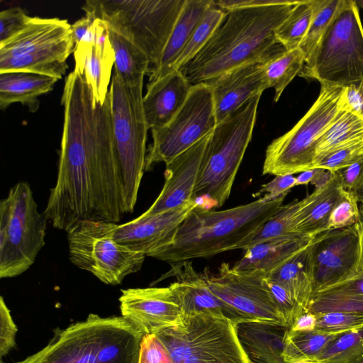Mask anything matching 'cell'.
I'll return each mask as SVG.
<instances>
[{"label": "cell", "mask_w": 363, "mask_h": 363, "mask_svg": "<svg viewBox=\"0 0 363 363\" xmlns=\"http://www.w3.org/2000/svg\"><path fill=\"white\" fill-rule=\"evenodd\" d=\"M119 301L121 316L144 335L174 325L184 315L169 286L123 289Z\"/></svg>", "instance_id": "cell-17"}, {"label": "cell", "mask_w": 363, "mask_h": 363, "mask_svg": "<svg viewBox=\"0 0 363 363\" xmlns=\"http://www.w3.org/2000/svg\"><path fill=\"white\" fill-rule=\"evenodd\" d=\"M237 323L221 312L184 314L155 335L173 363H251L237 335Z\"/></svg>", "instance_id": "cell-7"}, {"label": "cell", "mask_w": 363, "mask_h": 363, "mask_svg": "<svg viewBox=\"0 0 363 363\" xmlns=\"http://www.w3.org/2000/svg\"><path fill=\"white\" fill-rule=\"evenodd\" d=\"M359 262L355 224L318 235L313 240L311 253L313 294L355 277Z\"/></svg>", "instance_id": "cell-16"}, {"label": "cell", "mask_w": 363, "mask_h": 363, "mask_svg": "<svg viewBox=\"0 0 363 363\" xmlns=\"http://www.w3.org/2000/svg\"><path fill=\"white\" fill-rule=\"evenodd\" d=\"M108 32L114 52V72L128 85L143 82L150 69L146 54L125 37L109 28Z\"/></svg>", "instance_id": "cell-29"}, {"label": "cell", "mask_w": 363, "mask_h": 363, "mask_svg": "<svg viewBox=\"0 0 363 363\" xmlns=\"http://www.w3.org/2000/svg\"><path fill=\"white\" fill-rule=\"evenodd\" d=\"M340 3V0H317L310 26L299 46L305 55L306 62L315 51Z\"/></svg>", "instance_id": "cell-39"}, {"label": "cell", "mask_w": 363, "mask_h": 363, "mask_svg": "<svg viewBox=\"0 0 363 363\" xmlns=\"http://www.w3.org/2000/svg\"><path fill=\"white\" fill-rule=\"evenodd\" d=\"M334 172L342 189L363 205V158Z\"/></svg>", "instance_id": "cell-43"}, {"label": "cell", "mask_w": 363, "mask_h": 363, "mask_svg": "<svg viewBox=\"0 0 363 363\" xmlns=\"http://www.w3.org/2000/svg\"><path fill=\"white\" fill-rule=\"evenodd\" d=\"M210 135L166 164L164 184L143 216L179 208L193 200L194 191Z\"/></svg>", "instance_id": "cell-21"}, {"label": "cell", "mask_w": 363, "mask_h": 363, "mask_svg": "<svg viewBox=\"0 0 363 363\" xmlns=\"http://www.w3.org/2000/svg\"><path fill=\"white\" fill-rule=\"evenodd\" d=\"M362 158L363 140H361L328 154L317 163L315 168L335 172Z\"/></svg>", "instance_id": "cell-41"}, {"label": "cell", "mask_w": 363, "mask_h": 363, "mask_svg": "<svg viewBox=\"0 0 363 363\" xmlns=\"http://www.w3.org/2000/svg\"><path fill=\"white\" fill-rule=\"evenodd\" d=\"M143 82L125 84L114 72L108 91L113 140L127 213L134 211L145 167L149 128L143 111Z\"/></svg>", "instance_id": "cell-9"}, {"label": "cell", "mask_w": 363, "mask_h": 363, "mask_svg": "<svg viewBox=\"0 0 363 363\" xmlns=\"http://www.w3.org/2000/svg\"><path fill=\"white\" fill-rule=\"evenodd\" d=\"M317 316L312 313L306 312L299 315L288 328L292 332H304L315 330L317 323Z\"/></svg>", "instance_id": "cell-54"}, {"label": "cell", "mask_w": 363, "mask_h": 363, "mask_svg": "<svg viewBox=\"0 0 363 363\" xmlns=\"http://www.w3.org/2000/svg\"><path fill=\"white\" fill-rule=\"evenodd\" d=\"M227 14V11L218 8L215 4L206 11L174 64L172 71L182 70L195 57L222 25Z\"/></svg>", "instance_id": "cell-36"}, {"label": "cell", "mask_w": 363, "mask_h": 363, "mask_svg": "<svg viewBox=\"0 0 363 363\" xmlns=\"http://www.w3.org/2000/svg\"><path fill=\"white\" fill-rule=\"evenodd\" d=\"M333 172L321 168H315L314 177L311 184L315 188L320 187L325 184L333 177Z\"/></svg>", "instance_id": "cell-56"}, {"label": "cell", "mask_w": 363, "mask_h": 363, "mask_svg": "<svg viewBox=\"0 0 363 363\" xmlns=\"http://www.w3.org/2000/svg\"><path fill=\"white\" fill-rule=\"evenodd\" d=\"M298 76L345 86L363 79V27L354 0L340 5Z\"/></svg>", "instance_id": "cell-8"}, {"label": "cell", "mask_w": 363, "mask_h": 363, "mask_svg": "<svg viewBox=\"0 0 363 363\" xmlns=\"http://www.w3.org/2000/svg\"><path fill=\"white\" fill-rule=\"evenodd\" d=\"M343 189L333 172L331 179L323 186L300 200L295 216L296 234L314 238L329 230L330 214L341 199Z\"/></svg>", "instance_id": "cell-23"}, {"label": "cell", "mask_w": 363, "mask_h": 363, "mask_svg": "<svg viewBox=\"0 0 363 363\" xmlns=\"http://www.w3.org/2000/svg\"><path fill=\"white\" fill-rule=\"evenodd\" d=\"M144 335L122 316L90 313L54 330L43 349L16 363H138Z\"/></svg>", "instance_id": "cell-4"}, {"label": "cell", "mask_w": 363, "mask_h": 363, "mask_svg": "<svg viewBox=\"0 0 363 363\" xmlns=\"http://www.w3.org/2000/svg\"><path fill=\"white\" fill-rule=\"evenodd\" d=\"M346 110L363 119V79L345 86Z\"/></svg>", "instance_id": "cell-51"}, {"label": "cell", "mask_w": 363, "mask_h": 363, "mask_svg": "<svg viewBox=\"0 0 363 363\" xmlns=\"http://www.w3.org/2000/svg\"><path fill=\"white\" fill-rule=\"evenodd\" d=\"M328 288L363 296V274L358 273L355 277Z\"/></svg>", "instance_id": "cell-53"}, {"label": "cell", "mask_w": 363, "mask_h": 363, "mask_svg": "<svg viewBox=\"0 0 363 363\" xmlns=\"http://www.w3.org/2000/svg\"><path fill=\"white\" fill-rule=\"evenodd\" d=\"M74 47L67 20L32 17L18 34L0 44V72H30L60 79Z\"/></svg>", "instance_id": "cell-12"}, {"label": "cell", "mask_w": 363, "mask_h": 363, "mask_svg": "<svg viewBox=\"0 0 363 363\" xmlns=\"http://www.w3.org/2000/svg\"><path fill=\"white\" fill-rule=\"evenodd\" d=\"M315 330L325 333H345L363 328V313L332 312L317 317Z\"/></svg>", "instance_id": "cell-40"}, {"label": "cell", "mask_w": 363, "mask_h": 363, "mask_svg": "<svg viewBox=\"0 0 363 363\" xmlns=\"http://www.w3.org/2000/svg\"><path fill=\"white\" fill-rule=\"evenodd\" d=\"M1 363H4L2 359H1Z\"/></svg>", "instance_id": "cell-60"}, {"label": "cell", "mask_w": 363, "mask_h": 363, "mask_svg": "<svg viewBox=\"0 0 363 363\" xmlns=\"http://www.w3.org/2000/svg\"><path fill=\"white\" fill-rule=\"evenodd\" d=\"M306 62L300 48L286 50L284 48L262 62L269 88L274 89V101L277 102L283 91L301 72Z\"/></svg>", "instance_id": "cell-32"}, {"label": "cell", "mask_w": 363, "mask_h": 363, "mask_svg": "<svg viewBox=\"0 0 363 363\" xmlns=\"http://www.w3.org/2000/svg\"><path fill=\"white\" fill-rule=\"evenodd\" d=\"M138 363H173L166 348L155 334L145 335L141 340Z\"/></svg>", "instance_id": "cell-47"}, {"label": "cell", "mask_w": 363, "mask_h": 363, "mask_svg": "<svg viewBox=\"0 0 363 363\" xmlns=\"http://www.w3.org/2000/svg\"><path fill=\"white\" fill-rule=\"evenodd\" d=\"M299 203L300 200L294 199L282 205L264 223L244 238L235 250H245L269 240L298 235L294 230V220Z\"/></svg>", "instance_id": "cell-34"}, {"label": "cell", "mask_w": 363, "mask_h": 363, "mask_svg": "<svg viewBox=\"0 0 363 363\" xmlns=\"http://www.w3.org/2000/svg\"><path fill=\"white\" fill-rule=\"evenodd\" d=\"M299 1L227 11L222 25L182 69L193 85L253 62H264L284 49L274 31Z\"/></svg>", "instance_id": "cell-2"}, {"label": "cell", "mask_w": 363, "mask_h": 363, "mask_svg": "<svg viewBox=\"0 0 363 363\" xmlns=\"http://www.w3.org/2000/svg\"><path fill=\"white\" fill-rule=\"evenodd\" d=\"M311 363H363V328L340 334Z\"/></svg>", "instance_id": "cell-37"}, {"label": "cell", "mask_w": 363, "mask_h": 363, "mask_svg": "<svg viewBox=\"0 0 363 363\" xmlns=\"http://www.w3.org/2000/svg\"><path fill=\"white\" fill-rule=\"evenodd\" d=\"M203 272L211 291L241 314L287 328L264 276L237 271L226 262L216 273Z\"/></svg>", "instance_id": "cell-15"}, {"label": "cell", "mask_w": 363, "mask_h": 363, "mask_svg": "<svg viewBox=\"0 0 363 363\" xmlns=\"http://www.w3.org/2000/svg\"><path fill=\"white\" fill-rule=\"evenodd\" d=\"M307 312L317 317L332 312L363 313V296L327 288L313 294Z\"/></svg>", "instance_id": "cell-38"}, {"label": "cell", "mask_w": 363, "mask_h": 363, "mask_svg": "<svg viewBox=\"0 0 363 363\" xmlns=\"http://www.w3.org/2000/svg\"><path fill=\"white\" fill-rule=\"evenodd\" d=\"M267 280L276 305L287 328H289L294 320L306 312L284 286L278 283Z\"/></svg>", "instance_id": "cell-44"}, {"label": "cell", "mask_w": 363, "mask_h": 363, "mask_svg": "<svg viewBox=\"0 0 363 363\" xmlns=\"http://www.w3.org/2000/svg\"><path fill=\"white\" fill-rule=\"evenodd\" d=\"M170 264V270L152 284L168 277H175L176 281L169 286L184 315L212 311L223 313L237 324L251 320L216 296L208 287L204 272H197L189 260Z\"/></svg>", "instance_id": "cell-20"}, {"label": "cell", "mask_w": 363, "mask_h": 363, "mask_svg": "<svg viewBox=\"0 0 363 363\" xmlns=\"http://www.w3.org/2000/svg\"><path fill=\"white\" fill-rule=\"evenodd\" d=\"M358 216V202L343 190L341 199L330 214L328 221L329 230L352 226L356 223Z\"/></svg>", "instance_id": "cell-42"}, {"label": "cell", "mask_w": 363, "mask_h": 363, "mask_svg": "<svg viewBox=\"0 0 363 363\" xmlns=\"http://www.w3.org/2000/svg\"><path fill=\"white\" fill-rule=\"evenodd\" d=\"M192 84L182 70L148 82L143 106L149 129L166 125L186 101Z\"/></svg>", "instance_id": "cell-22"}, {"label": "cell", "mask_w": 363, "mask_h": 363, "mask_svg": "<svg viewBox=\"0 0 363 363\" xmlns=\"http://www.w3.org/2000/svg\"><path fill=\"white\" fill-rule=\"evenodd\" d=\"M292 363H311V362H307V361H298V362H294Z\"/></svg>", "instance_id": "cell-59"}, {"label": "cell", "mask_w": 363, "mask_h": 363, "mask_svg": "<svg viewBox=\"0 0 363 363\" xmlns=\"http://www.w3.org/2000/svg\"><path fill=\"white\" fill-rule=\"evenodd\" d=\"M287 194H264L256 201L222 211L209 210L199 203L180 224L171 242L153 258L174 263L235 250L279 210Z\"/></svg>", "instance_id": "cell-3"}, {"label": "cell", "mask_w": 363, "mask_h": 363, "mask_svg": "<svg viewBox=\"0 0 363 363\" xmlns=\"http://www.w3.org/2000/svg\"><path fill=\"white\" fill-rule=\"evenodd\" d=\"M261 96H255L217 124L210 134L194 191V200L206 197L216 207H221L229 198L252 137Z\"/></svg>", "instance_id": "cell-6"}, {"label": "cell", "mask_w": 363, "mask_h": 363, "mask_svg": "<svg viewBox=\"0 0 363 363\" xmlns=\"http://www.w3.org/2000/svg\"><path fill=\"white\" fill-rule=\"evenodd\" d=\"M320 85L319 96L308 112L268 145L262 174L293 175L315 169L318 140L346 110L345 86Z\"/></svg>", "instance_id": "cell-10"}, {"label": "cell", "mask_w": 363, "mask_h": 363, "mask_svg": "<svg viewBox=\"0 0 363 363\" xmlns=\"http://www.w3.org/2000/svg\"><path fill=\"white\" fill-rule=\"evenodd\" d=\"M29 16L18 6L11 7L0 12V44L18 34L30 21Z\"/></svg>", "instance_id": "cell-45"}, {"label": "cell", "mask_w": 363, "mask_h": 363, "mask_svg": "<svg viewBox=\"0 0 363 363\" xmlns=\"http://www.w3.org/2000/svg\"><path fill=\"white\" fill-rule=\"evenodd\" d=\"M313 240L266 276L267 279L284 286L305 312L313 294L311 263Z\"/></svg>", "instance_id": "cell-27"}, {"label": "cell", "mask_w": 363, "mask_h": 363, "mask_svg": "<svg viewBox=\"0 0 363 363\" xmlns=\"http://www.w3.org/2000/svg\"><path fill=\"white\" fill-rule=\"evenodd\" d=\"M185 0H87L85 13L135 44L150 61L148 74L157 67Z\"/></svg>", "instance_id": "cell-5"}, {"label": "cell", "mask_w": 363, "mask_h": 363, "mask_svg": "<svg viewBox=\"0 0 363 363\" xmlns=\"http://www.w3.org/2000/svg\"><path fill=\"white\" fill-rule=\"evenodd\" d=\"M363 140V119L345 110L315 145L314 167L328 154Z\"/></svg>", "instance_id": "cell-31"}, {"label": "cell", "mask_w": 363, "mask_h": 363, "mask_svg": "<svg viewBox=\"0 0 363 363\" xmlns=\"http://www.w3.org/2000/svg\"><path fill=\"white\" fill-rule=\"evenodd\" d=\"M262 62L246 63L205 82L211 90L217 124L269 88Z\"/></svg>", "instance_id": "cell-19"}, {"label": "cell", "mask_w": 363, "mask_h": 363, "mask_svg": "<svg viewBox=\"0 0 363 363\" xmlns=\"http://www.w3.org/2000/svg\"><path fill=\"white\" fill-rule=\"evenodd\" d=\"M317 0H301L274 31L277 43L286 50L299 48L310 26Z\"/></svg>", "instance_id": "cell-35"}, {"label": "cell", "mask_w": 363, "mask_h": 363, "mask_svg": "<svg viewBox=\"0 0 363 363\" xmlns=\"http://www.w3.org/2000/svg\"><path fill=\"white\" fill-rule=\"evenodd\" d=\"M73 53L75 61L74 70L84 77L96 100L104 103L108 94V86L113 66L100 57L93 44L77 45Z\"/></svg>", "instance_id": "cell-30"}, {"label": "cell", "mask_w": 363, "mask_h": 363, "mask_svg": "<svg viewBox=\"0 0 363 363\" xmlns=\"http://www.w3.org/2000/svg\"><path fill=\"white\" fill-rule=\"evenodd\" d=\"M355 1L358 7L363 9V0H357Z\"/></svg>", "instance_id": "cell-58"}, {"label": "cell", "mask_w": 363, "mask_h": 363, "mask_svg": "<svg viewBox=\"0 0 363 363\" xmlns=\"http://www.w3.org/2000/svg\"><path fill=\"white\" fill-rule=\"evenodd\" d=\"M340 334L342 333H325L315 330L292 332L287 328L284 338L282 357L286 363L311 362Z\"/></svg>", "instance_id": "cell-33"}, {"label": "cell", "mask_w": 363, "mask_h": 363, "mask_svg": "<svg viewBox=\"0 0 363 363\" xmlns=\"http://www.w3.org/2000/svg\"><path fill=\"white\" fill-rule=\"evenodd\" d=\"M47 218L38 210L28 183L12 186L0 202V277L26 272L45 245Z\"/></svg>", "instance_id": "cell-11"}, {"label": "cell", "mask_w": 363, "mask_h": 363, "mask_svg": "<svg viewBox=\"0 0 363 363\" xmlns=\"http://www.w3.org/2000/svg\"><path fill=\"white\" fill-rule=\"evenodd\" d=\"M359 242V262L358 273L363 274V205L359 206V216L355 223Z\"/></svg>", "instance_id": "cell-55"}, {"label": "cell", "mask_w": 363, "mask_h": 363, "mask_svg": "<svg viewBox=\"0 0 363 363\" xmlns=\"http://www.w3.org/2000/svg\"><path fill=\"white\" fill-rule=\"evenodd\" d=\"M96 18L86 13L84 16L71 25L72 35L74 45L80 43L93 44L95 39Z\"/></svg>", "instance_id": "cell-49"}, {"label": "cell", "mask_w": 363, "mask_h": 363, "mask_svg": "<svg viewBox=\"0 0 363 363\" xmlns=\"http://www.w3.org/2000/svg\"><path fill=\"white\" fill-rule=\"evenodd\" d=\"M239 341L251 363H286L282 357L287 328L248 320L237 324Z\"/></svg>", "instance_id": "cell-24"}, {"label": "cell", "mask_w": 363, "mask_h": 363, "mask_svg": "<svg viewBox=\"0 0 363 363\" xmlns=\"http://www.w3.org/2000/svg\"><path fill=\"white\" fill-rule=\"evenodd\" d=\"M198 204L193 199L179 208L150 216L141 214L128 223L117 224L114 238L133 251L153 257L171 242L180 224Z\"/></svg>", "instance_id": "cell-18"}, {"label": "cell", "mask_w": 363, "mask_h": 363, "mask_svg": "<svg viewBox=\"0 0 363 363\" xmlns=\"http://www.w3.org/2000/svg\"><path fill=\"white\" fill-rule=\"evenodd\" d=\"M296 186V177L292 174L275 176L269 182L262 185L261 189L255 195L268 194L274 197H278L288 194L291 189Z\"/></svg>", "instance_id": "cell-50"}, {"label": "cell", "mask_w": 363, "mask_h": 363, "mask_svg": "<svg viewBox=\"0 0 363 363\" xmlns=\"http://www.w3.org/2000/svg\"><path fill=\"white\" fill-rule=\"evenodd\" d=\"M314 238L295 235L259 243L245 250L241 259L233 267L237 271L257 274L266 277L270 272Z\"/></svg>", "instance_id": "cell-25"}, {"label": "cell", "mask_w": 363, "mask_h": 363, "mask_svg": "<svg viewBox=\"0 0 363 363\" xmlns=\"http://www.w3.org/2000/svg\"><path fill=\"white\" fill-rule=\"evenodd\" d=\"M18 328L3 296L0 298V357L2 359L16 346Z\"/></svg>", "instance_id": "cell-46"}, {"label": "cell", "mask_w": 363, "mask_h": 363, "mask_svg": "<svg viewBox=\"0 0 363 363\" xmlns=\"http://www.w3.org/2000/svg\"><path fill=\"white\" fill-rule=\"evenodd\" d=\"M117 224L83 220L67 232L71 262L112 286L121 284L127 276L138 272L146 257L115 240Z\"/></svg>", "instance_id": "cell-13"}, {"label": "cell", "mask_w": 363, "mask_h": 363, "mask_svg": "<svg viewBox=\"0 0 363 363\" xmlns=\"http://www.w3.org/2000/svg\"><path fill=\"white\" fill-rule=\"evenodd\" d=\"M94 45L100 57L109 65H114V52L109 38L108 27L102 20L95 21Z\"/></svg>", "instance_id": "cell-48"}, {"label": "cell", "mask_w": 363, "mask_h": 363, "mask_svg": "<svg viewBox=\"0 0 363 363\" xmlns=\"http://www.w3.org/2000/svg\"><path fill=\"white\" fill-rule=\"evenodd\" d=\"M288 1L289 0H214V4L218 8L225 11H230L238 9L283 4Z\"/></svg>", "instance_id": "cell-52"}, {"label": "cell", "mask_w": 363, "mask_h": 363, "mask_svg": "<svg viewBox=\"0 0 363 363\" xmlns=\"http://www.w3.org/2000/svg\"><path fill=\"white\" fill-rule=\"evenodd\" d=\"M58 80L30 72H0V108L4 110L11 104L19 102L35 112L40 105L38 96L51 91Z\"/></svg>", "instance_id": "cell-28"}, {"label": "cell", "mask_w": 363, "mask_h": 363, "mask_svg": "<svg viewBox=\"0 0 363 363\" xmlns=\"http://www.w3.org/2000/svg\"><path fill=\"white\" fill-rule=\"evenodd\" d=\"M216 125L211 88L206 82L193 84L172 120L151 129L152 143L147 150L145 171L157 163L168 164L210 135Z\"/></svg>", "instance_id": "cell-14"}, {"label": "cell", "mask_w": 363, "mask_h": 363, "mask_svg": "<svg viewBox=\"0 0 363 363\" xmlns=\"http://www.w3.org/2000/svg\"><path fill=\"white\" fill-rule=\"evenodd\" d=\"M315 172V168L309 169L305 172H301L296 177V186L298 185H307L311 183Z\"/></svg>", "instance_id": "cell-57"}, {"label": "cell", "mask_w": 363, "mask_h": 363, "mask_svg": "<svg viewBox=\"0 0 363 363\" xmlns=\"http://www.w3.org/2000/svg\"><path fill=\"white\" fill-rule=\"evenodd\" d=\"M214 0H185V3L165 45L156 69L149 74V82L160 79L171 72L172 67L188 43L206 11Z\"/></svg>", "instance_id": "cell-26"}, {"label": "cell", "mask_w": 363, "mask_h": 363, "mask_svg": "<svg viewBox=\"0 0 363 363\" xmlns=\"http://www.w3.org/2000/svg\"><path fill=\"white\" fill-rule=\"evenodd\" d=\"M61 101L57 177L43 213L67 233L83 220L117 223L127 213L109 92L104 103L97 101L84 77L73 70L65 78Z\"/></svg>", "instance_id": "cell-1"}]
</instances>
